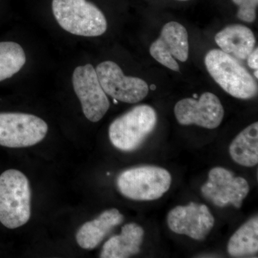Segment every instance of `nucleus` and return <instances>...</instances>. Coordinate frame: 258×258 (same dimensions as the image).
<instances>
[{
  "instance_id": "4468645a",
  "label": "nucleus",
  "mask_w": 258,
  "mask_h": 258,
  "mask_svg": "<svg viewBox=\"0 0 258 258\" xmlns=\"http://www.w3.org/2000/svg\"><path fill=\"white\" fill-rule=\"evenodd\" d=\"M215 40L222 51L241 60H246L255 48L253 32L240 24L225 27L217 32Z\"/></svg>"
},
{
  "instance_id": "423d86ee",
  "label": "nucleus",
  "mask_w": 258,
  "mask_h": 258,
  "mask_svg": "<svg viewBox=\"0 0 258 258\" xmlns=\"http://www.w3.org/2000/svg\"><path fill=\"white\" fill-rule=\"evenodd\" d=\"M48 125L35 115L0 113V146L9 148L32 147L46 137Z\"/></svg>"
},
{
  "instance_id": "a211bd4d",
  "label": "nucleus",
  "mask_w": 258,
  "mask_h": 258,
  "mask_svg": "<svg viewBox=\"0 0 258 258\" xmlns=\"http://www.w3.org/2000/svg\"><path fill=\"white\" fill-rule=\"evenodd\" d=\"M26 62L21 45L15 42H0V82L18 74Z\"/></svg>"
},
{
  "instance_id": "f8f14e48",
  "label": "nucleus",
  "mask_w": 258,
  "mask_h": 258,
  "mask_svg": "<svg viewBox=\"0 0 258 258\" xmlns=\"http://www.w3.org/2000/svg\"><path fill=\"white\" fill-rule=\"evenodd\" d=\"M215 221L207 205L195 203L176 207L167 216L168 226L172 232L196 240H203L209 235Z\"/></svg>"
},
{
  "instance_id": "1a4fd4ad",
  "label": "nucleus",
  "mask_w": 258,
  "mask_h": 258,
  "mask_svg": "<svg viewBox=\"0 0 258 258\" xmlns=\"http://www.w3.org/2000/svg\"><path fill=\"white\" fill-rule=\"evenodd\" d=\"M205 198L220 208L233 205L240 208L247 196L249 186L244 178L235 177L233 173L222 167H215L209 172L208 181L202 186Z\"/></svg>"
},
{
  "instance_id": "ddd939ff",
  "label": "nucleus",
  "mask_w": 258,
  "mask_h": 258,
  "mask_svg": "<svg viewBox=\"0 0 258 258\" xmlns=\"http://www.w3.org/2000/svg\"><path fill=\"white\" fill-rule=\"evenodd\" d=\"M123 220L124 217L117 209L106 210L95 220L86 222L80 227L76 233V241L81 248L95 249Z\"/></svg>"
},
{
  "instance_id": "39448f33",
  "label": "nucleus",
  "mask_w": 258,
  "mask_h": 258,
  "mask_svg": "<svg viewBox=\"0 0 258 258\" xmlns=\"http://www.w3.org/2000/svg\"><path fill=\"white\" fill-rule=\"evenodd\" d=\"M117 187L125 198L137 201L161 198L171 184L170 173L164 168L142 166L122 171L117 178Z\"/></svg>"
},
{
  "instance_id": "6e6552de",
  "label": "nucleus",
  "mask_w": 258,
  "mask_h": 258,
  "mask_svg": "<svg viewBox=\"0 0 258 258\" xmlns=\"http://www.w3.org/2000/svg\"><path fill=\"white\" fill-rule=\"evenodd\" d=\"M72 82L85 116L94 123L101 120L109 109L110 101L100 84L96 69L91 64L79 66L74 70Z\"/></svg>"
},
{
  "instance_id": "aec40b11",
  "label": "nucleus",
  "mask_w": 258,
  "mask_h": 258,
  "mask_svg": "<svg viewBox=\"0 0 258 258\" xmlns=\"http://www.w3.org/2000/svg\"><path fill=\"white\" fill-rule=\"evenodd\" d=\"M247 64L250 69L254 70L258 69V48L256 47L253 51L249 54L247 58Z\"/></svg>"
},
{
  "instance_id": "4be33fe9",
  "label": "nucleus",
  "mask_w": 258,
  "mask_h": 258,
  "mask_svg": "<svg viewBox=\"0 0 258 258\" xmlns=\"http://www.w3.org/2000/svg\"><path fill=\"white\" fill-rule=\"evenodd\" d=\"M178 1H188V0H178Z\"/></svg>"
},
{
  "instance_id": "f3484780",
  "label": "nucleus",
  "mask_w": 258,
  "mask_h": 258,
  "mask_svg": "<svg viewBox=\"0 0 258 258\" xmlns=\"http://www.w3.org/2000/svg\"><path fill=\"white\" fill-rule=\"evenodd\" d=\"M227 251L232 257H240L257 253L258 251V217H252L241 226L231 237Z\"/></svg>"
},
{
  "instance_id": "2eb2a0df",
  "label": "nucleus",
  "mask_w": 258,
  "mask_h": 258,
  "mask_svg": "<svg viewBox=\"0 0 258 258\" xmlns=\"http://www.w3.org/2000/svg\"><path fill=\"white\" fill-rule=\"evenodd\" d=\"M144 229L136 223L126 224L120 235L113 236L103 244L101 258H127L140 252L143 242Z\"/></svg>"
},
{
  "instance_id": "7ed1b4c3",
  "label": "nucleus",
  "mask_w": 258,
  "mask_h": 258,
  "mask_svg": "<svg viewBox=\"0 0 258 258\" xmlns=\"http://www.w3.org/2000/svg\"><path fill=\"white\" fill-rule=\"evenodd\" d=\"M52 13L66 31L83 37H98L108 28L106 17L87 0H52Z\"/></svg>"
},
{
  "instance_id": "0eeeda50",
  "label": "nucleus",
  "mask_w": 258,
  "mask_h": 258,
  "mask_svg": "<svg viewBox=\"0 0 258 258\" xmlns=\"http://www.w3.org/2000/svg\"><path fill=\"white\" fill-rule=\"evenodd\" d=\"M96 71L103 91L115 101L137 103L149 93V86L145 81L125 76L120 66L113 61L102 62L97 66Z\"/></svg>"
},
{
  "instance_id": "412c9836",
  "label": "nucleus",
  "mask_w": 258,
  "mask_h": 258,
  "mask_svg": "<svg viewBox=\"0 0 258 258\" xmlns=\"http://www.w3.org/2000/svg\"><path fill=\"white\" fill-rule=\"evenodd\" d=\"M254 76H255L256 79H258L257 76V70H255V72H254Z\"/></svg>"
},
{
  "instance_id": "f03ea898",
  "label": "nucleus",
  "mask_w": 258,
  "mask_h": 258,
  "mask_svg": "<svg viewBox=\"0 0 258 258\" xmlns=\"http://www.w3.org/2000/svg\"><path fill=\"white\" fill-rule=\"evenodd\" d=\"M205 63L212 79L230 96L243 100L257 96V83L235 57L213 49L205 56Z\"/></svg>"
},
{
  "instance_id": "f257e3e1",
  "label": "nucleus",
  "mask_w": 258,
  "mask_h": 258,
  "mask_svg": "<svg viewBox=\"0 0 258 258\" xmlns=\"http://www.w3.org/2000/svg\"><path fill=\"white\" fill-rule=\"evenodd\" d=\"M31 216V189L27 176L16 169L0 175V222L9 229L25 225Z\"/></svg>"
},
{
  "instance_id": "20e7f679",
  "label": "nucleus",
  "mask_w": 258,
  "mask_h": 258,
  "mask_svg": "<svg viewBox=\"0 0 258 258\" xmlns=\"http://www.w3.org/2000/svg\"><path fill=\"white\" fill-rule=\"evenodd\" d=\"M157 113L149 105H139L115 118L108 130L111 144L122 152H133L152 133Z\"/></svg>"
},
{
  "instance_id": "9b49d317",
  "label": "nucleus",
  "mask_w": 258,
  "mask_h": 258,
  "mask_svg": "<svg viewBox=\"0 0 258 258\" xmlns=\"http://www.w3.org/2000/svg\"><path fill=\"white\" fill-rule=\"evenodd\" d=\"M189 40L181 24L169 22L163 27L160 36L150 47L151 55L157 62L174 71H179L176 60L186 62L189 57Z\"/></svg>"
},
{
  "instance_id": "6ab92c4d",
  "label": "nucleus",
  "mask_w": 258,
  "mask_h": 258,
  "mask_svg": "<svg viewBox=\"0 0 258 258\" xmlns=\"http://www.w3.org/2000/svg\"><path fill=\"white\" fill-rule=\"evenodd\" d=\"M238 7L237 16L242 21L252 23L256 19L258 0H232Z\"/></svg>"
},
{
  "instance_id": "dca6fc26",
  "label": "nucleus",
  "mask_w": 258,
  "mask_h": 258,
  "mask_svg": "<svg viewBox=\"0 0 258 258\" xmlns=\"http://www.w3.org/2000/svg\"><path fill=\"white\" fill-rule=\"evenodd\" d=\"M232 160L239 165L252 167L258 163V123L242 130L230 146Z\"/></svg>"
},
{
  "instance_id": "9d476101",
  "label": "nucleus",
  "mask_w": 258,
  "mask_h": 258,
  "mask_svg": "<svg viewBox=\"0 0 258 258\" xmlns=\"http://www.w3.org/2000/svg\"><path fill=\"white\" fill-rule=\"evenodd\" d=\"M174 115L179 124L215 129L221 124L225 110L216 95L207 92L198 100L191 98L180 100L174 106Z\"/></svg>"
}]
</instances>
